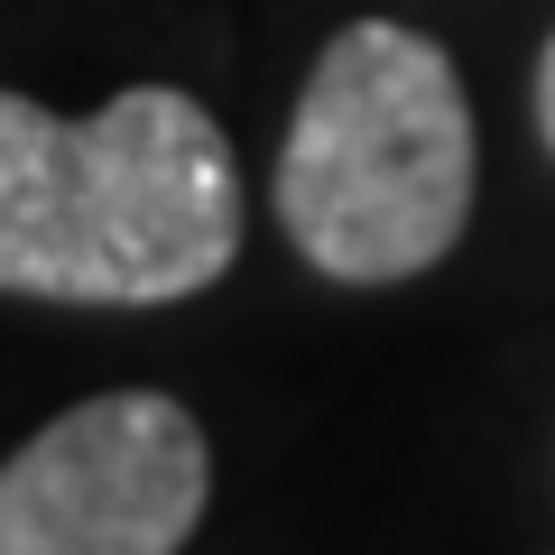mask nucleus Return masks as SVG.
I'll list each match as a JSON object with an SVG mask.
<instances>
[{"label": "nucleus", "mask_w": 555, "mask_h": 555, "mask_svg": "<svg viewBox=\"0 0 555 555\" xmlns=\"http://www.w3.org/2000/svg\"><path fill=\"white\" fill-rule=\"evenodd\" d=\"M204 491V426L167 389L83 398L0 463V555H177Z\"/></svg>", "instance_id": "nucleus-3"}, {"label": "nucleus", "mask_w": 555, "mask_h": 555, "mask_svg": "<svg viewBox=\"0 0 555 555\" xmlns=\"http://www.w3.org/2000/svg\"><path fill=\"white\" fill-rule=\"evenodd\" d=\"M241 250L232 139L177 83L65 120L0 83V297L177 306Z\"/></svg>", "instance_id": "nucleus-1"}, {"label": "nucleus", "mask_w": 555, "mask_h": 555, "mask_svg": "<svg viewBox=\"0 0 555 555\" xmlns=\"http://www.w3.org/2000/svg\"><path fill=\"white\" fill-rule=\"evenodd\" d=\"M473 112L426 28L352 20L315 56L278 149V222L306 269L398 287L436 269L473 222Z\"/></svg>", "instance_id": "nucleus-2"}, {"label": "nucleus", "mask_w": 555, "mask_h": 555, "mask_svg": "<svg viewBox=\"0 0 555 555\" xmlns=\"http://www.w3.org/2000/svg\"><path fill=\"white\" fill-rule=\"evenodd\" d=\"M537 139L555 149V38H546V56H537Z\"/></svg>", "instance_id": "nucleus-4"}]
</instances>
